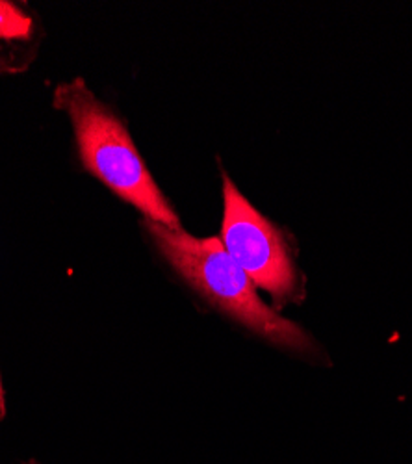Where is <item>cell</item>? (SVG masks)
Instances as JSON below:
<instances>
[{"mask_svg":"<svg viewBox=\"0 0 412 464\" xmlns=\"http://www.w3.org/2000/svg\"><path fill=\"white\" fill-rule=\"evenodd\" d=\"M6 416V398H5V386H3V375H0V420Z\"/></svg>","mask_w":412,"mask_h":464,"instance_id":"5b68a950","label":"cell"},{"mask_svg":"<svg viewBox=\"0 0 412 464\" xmlns=\"http://www.w3.org/2000/svg\"><path fill=\"white\" fill-rule=\"evenodd\" d=\"M223 175V227L221 242L256 288L283 301L295 290L297 272L290 247L279 227L262 216Z\"/></svg>","mask_w":412,"mask_h":464,"instance_id":"3957f363","label":"cell"},{"mask_svg":"<svg viewBox=\"0 0 412 464\" xmlns=\"http://www.w3.org/2000/svg\"><path fill=\"white\" fill-rule=\"evenodd\" d=\"M37 32L35 17L30 10L0 0V74L26 69L30 58L26 45Z\"/></svg>","mask_w":412,"mask_h":464,"instance_id":"277c9868","label":"cell"},{"mask_svg":"<svg viewBox=\"0 0 412 464\" xmlns=\"http://www.w3.org/2000/svg\"><path fill=\"white\" fill-rule=\"evenodd\" d=\"M53 104L71 118L86 171L136 207L149 221L173 230L182 228L178 214L141 160L123 121L93 95L82 79L60 84Z\"/></svg>","mask_w":412,"mask_h":464,"instance_id":"6da1fadb","label":"cell"},{"mask_svg":"<svg viewBox=\"0 0 412 464\" xmlns=\"http://www.w3.org/2000/svg\"><path fill=\"white\" fill-rule=\"evenodd\" d=\"M26 464H37V462H34V460H30V462H26Z\"/></svg>","mask_w":412,"mask_h":464,"instance_id":"8992f818","label":"cell"},{"mask_svg":"<svg viewBox=\"0 0 412 464\" xmlns=\"http://www.w3.org/2000/svg\"><path fill=\"white\" fill-rule=\"evenodd\" d=\"M143 227L175 272L223 313L277 345L309 350L311 340L303 329L262 303L256 286L219 238H196L182 228L173 230L149 219Z\"/></svg>","mask_w":412,"mask_h":464,"instance_id":"7a4b0ae2","label":"cell"}]
</instances>
